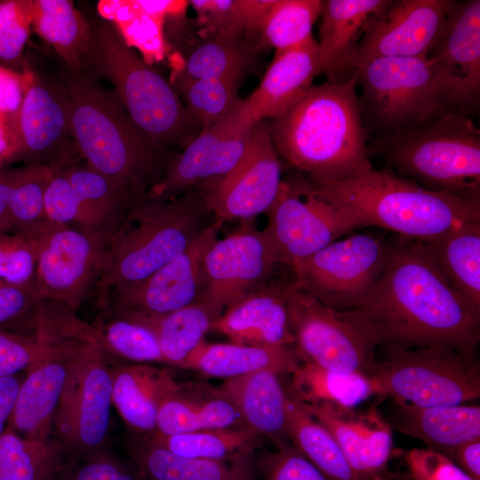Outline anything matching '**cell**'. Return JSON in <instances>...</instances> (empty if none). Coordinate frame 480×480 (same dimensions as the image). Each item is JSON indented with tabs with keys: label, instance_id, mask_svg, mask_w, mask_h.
I'll return each mask as SVG.
<instances>
[{
	"label": "cell",
	"instance_id": "obj_1",
	"mask_svg": "<svg viewBox=\"0 0 480 480\" xmlns=\"http://www.w3.org/2000/svg\"><path fill=\"white\" fill-rule=\"evenodd\" d=\"M356 309L380 346L474 353L480 341V309L452 288L420 240L398 236L389 242L383 270Z\"/></svg>",
	"mask_w": 480,
	"mask_h": 480
},
{
	"label": "cell",
	"instance_id": "obj_2",
	"mask_svg": "<svg viewBox=\"0 0 480 480\" xmlns=\"http://www.w3.org/2000/svg\"><path fill=\"white\" fill-rule=\"evenodd\" d=\"M356 79L311 85L269 123L280 158L316 182L373 169L365 144Z\"/></svg>",
	"mask_w": 480,
	"mask_h": 480
},
{
	"label": "cell",
	"instance_id": "obj_3",
	"mask_svg": "<svg viewBox=\"0 0 480 480\" xmlns=\"http://www.w3.org/2000/svg\"><path fill=\"white\" fill-rule=\"evenodd\" d=\"M63 83L81 156L135 206L146 201L178 153L152 143L135 126L114 91L70 73Z\"/></svg>",
	"mask_w": 480,
	"mask_h": 480
},
{
	"label": "cell",
	"instance_id": "obj_4",
	"mask_svg": "<svg viewBox=\"0 0 480 480\" xmlns=\"http://www.w3.org/2000/svg\"><path fill=\"white\" fill-rule=\"evenodd\" d=\"M310 181L358 228L374 226L423 241L480 221V203L429 190L391 171L373 168L343 180Z\"/></svg>",
	"mask_w": 480,
	"mask_h": 480
},
{
	"label": "cell",
	"instance_id": "obj_5",
	"mask_svg": "<svg viewBox=\"0 0 480 480\" xmlns=\"http://www.w3.org/2000/svg\"><path fill=\"white\" fill-rule=\"evenodd\" d=\"M216 220L197 187L172 199L148 198L135 206L110 238L95 290L99 302L112 291L148 278Z\"/></svg>",
	"mask_w": 480,
	"mask_h": 480
},
{
	"label": "cell",
	"instance_id": "obj_6",
	"mask_svg": "<svg viewBox=\"0 0 480 480\" xmlns=\"http://www.w3.org/2000/svg\"><path fill=\"white\" fill-rule=\"evenodd\" d=\"M92 77L103 76L135 126L156 146L185 148L200 132L174 87L106 20L91 23Z\"/></svg>",
	"mask_w": 480,
	"mask_h": 480
},
{
	"label": "cell",
	"instance_id": "obj_7",
	"mask_svg": "<svg viewBox=\"0 0 480 480\" xmlns=\"http://www.w3.org/2000/svg\"><path fill=\"white\" fill-rule=\"evenodd\" d=\"M383 154L403 176L433 191L480 203V132L464 113L447 111L392 133Z\"/></svg>",
	"mask_w": 480,
	"mask_h": 480
},
{
	"label": "cell",
	"instance_id": "obj_8",
	"mask_svg": "<svg viewBox=\"0 0 480 480\" xmlns=\"http://www.w3.org/2000/svg\"><path fill=\"white\" fill-rule=\"evenodd\" d=\"M377 359L373 378L379 396L416 406L458 405L480 396V363L476 352L449 347L388 346Z\"/></svg>",
	"mask_w": 480,
	"mask_h": 480
},
{
	"label": "cell",
	"instance_id": "obj_9",
	"mask_svg": "<svg viewBox=\"0 0 480 480\" xmlns=\"http://www.w3.org/2000/svg\"><path fill=\"white\" fill-rule=\"evenodd\" d=\"M294 348L302 362L373 377L377 338L358 309L338 310L296 290L288 300Z\"/></svg>",
	"mask_w": 480,
	"mask_h": 480
},
{
	"label": "cell",
	"instance_id": "obj_10",
	"mask_svg": "<svg viewBox=\"0 0 480 480\" xmlns=\"http://www.w3.org/2000/svg\"><path fill=\"white\" fill-rule=\"evenodd\" d=\"M352 76L362 86L372 116L393 133L452 111L439 93L426 56L372 59L356 66L347 78Z\"/></svg>",
	"mask_w": 480,
	"mask_h": 480
},
{
	"label": "cell",
	"instance_id": "obj_11",
	"mask_svg": "<svg viewBox=\"0 0 480 480\" xmlns=\"http://www.w3.org/2000/svg\"><path fill=\"white\" fill-rule=\"evenodd\" d=\"M389 242L370 234H349L292 268L298 291L338 309L358 308L379 279Z\"/></svg>",
	"mask_w": 480,
	"mask_h": 480
},
{
	"label": "cell",
	"instance_id": "obj_12",
	"mask_svg": "<svg viewBox=\"0 0 480 480\" xmlns=\"http://www.w3.org/2000/svg\"><path fill=\"white\" fill-rule=\"evenodd\" d=\"M267 214L268 222L263 230L272 241L280 262L291 268L358 229L300 172L282 180Z\"/></svg>",
	"mask_w": 480,
	"mask_h": 480
},
{
	"label": "cell",
	"instance_id": "obj_13",
	"mask_svg": "<svg viewBox=\"0 0 480 480\" xmlns=\"http://www.w3.org/2000/svg\"><path fill=\"white\" fill-rule=\"evenodd\" d=\"M111 405L112 372L97 345L73 366L54 415L64 461L108 449Z\"/></svg>",
	"mask_w": 480,
	"mask_h": 480
},
{
	"label": "cell",
	"instance_id": "obj_14",
	"mask_svg": "<svg viewBox=\"0 0 480 480\" xmlns=\"http://www.w3.org/2000/svg\"><path fill=\"white\" fill-rule=\"evenodd\" d=\"M97 345L90 324L76 315L62 317L49 353L27 370L7 426L26 438L47 441L73 366Z\"/></svg>",
	"mask_w": 480,
	"mask_h": 480
},
{
	"label": "cell",
	"instance_id": "obj_15",
	"mask_svg": "<svg viewBox=\"0 0 480 480\" xmlns=\"http://www.w3.org/2000/svg\"><path fill=\"white\" fill-rule=\"evenodd\" d=\"M110 238L99 232L52 226L38 240L33 287L39 300L60 303L76 313L95 292Z\"/></svg>",
	"mask_w": 480,
	"mask_h": 480
},
{
	"label": "cell",
	"instance_id": "obj_16",
	"mask_svg": "<svg viewBox=\"0 0 480 480\" xmlns=\"http://www.w3.org/2000/svg\"><path fill=\"white\" fill-rule=\"evenodd\" d=\"M281 159L273 144L269 123L263 119L252 130L249 148L240 163L224 176L196 187L216 219L252 220L268 212L282 182Z\"/></svg>",
	"mask_w": 480,
	"mask_h": 480
},
{
	"label": "cell",
	"instance_id": "obj_17",
	"mask_svg": "<svg viewBox=\"0 0 480 480\" xmlns=\"http://www.w3.org/2000/svg\"><path fill=\"white\" fill-rule=\"evenodd\" d=\"M10 123L18 144L16 161L61 168L82 157L71 131L63 80L41 76L29 68L24 100Z\"/></svg>",
	"mask_w": 480,
	"mask_h": 480
},
{
	"label": "cell",
	"instance_id": "obj_18",
	"mask_svg": "<svg viewBox=\"0 0 480 480\" xmlns=\"http://www.w3.org/2000/svg\"><path fill=\"white\" fill-rule=\"evenodd\" d=\"M455 4L450 0L391 1L366 29L334 81L346 79L356 66L372 59L427 57Z\"/></svg>",
	"mask_w": 480,
	"mask_h": 480
},
{
	"label": "cell",
	"instance_id": "obj_19",
	"mask_svg": "<svg viewBox=\"0 0 480 480\" xmlns=\"http://www.w3.org/2000/svg\"><path fill=\"white\" fill-rule=\"evenodd\" d=\"M280 262L276 250L254 219L224 238H217L204 258L205 298L224 310L270 277Z\"/></svg>",
	"mask_w": 480,
	"mask_h": 480
},
{
	"label": "cell",
	"instance_id": "obj_20",
	"mask_svg": "<svg viewBox=\"0 0 480 480\" xmlns=\"http://www.w3.org/2000/svg\"><path fill=\"white\" fill-rule=\"evenodd\" d=\"M223 223L217 219L181 253L140 284L110 292L100 306L163 315L204 299V258Z\"/></svg>",
	"mask_w": 480,
	"mask_h": 480
},
{
	"label": "cell",
	"instance_id": "obj_21",
	"mask_svg": "<svg viewBox=\"0 0 480 480\" xmlns=\"http://www.w3.org/2000/svg\"><path fill=\"white\" fill-rule=\"evenodd\" d=\"M427 58L447 108L466 114L480 92L479 0L456 3Z\"/></svg>",
	"mask_w": 480,
	"mask_h": 480
},
{
	"label": "cell",
	"instance_id": "obj_22",
	"mask_svg": "<svg viewBox=\"0 0 480 480\" xmlns=\"http://www.w3.org/2000/svg\"><path fill=\"white\" fill-rule=\"evenodd\" d=\"M301 404L332 434L364 480H407L406 476L388 469L393 452L392 428L375 404L359 409Z\"/></svg>",
	"mask_w": 480,
	"mask_h": 480
},
{
	"label": "cell",
	"instance_id": "obj_23",
	"mask_svg": "<svg viewBox=\"0 0 480 480\" xmlns=\"http://www.w3.org/2000/svg\"><path fill=\"white\" fill-rule=\"evenodd\" d=\"M252 128L244 129L226 116L211 129L200 132L176 155L148 198L172 199L228 173L246 154Z\"/></svg>",
	"mask_w": 480,
	"mask_h": 480
},
{
	"label": "cell",
	"instance_id": "obj_24",
	"mask_svg": "<svg viewBox=\"0 0 480 480\" xmlns=\"http://www.w3.org/2000/svg\"><path fill=\"white\" fill-rule=\"evenodd\" d=\"M296 290L294 277L290 281L270 277L228 305L212 330L236 344L294 347L288 300Z\"/></svg>",
	"mask_w": 480,
	"mask_h": 480
},
{
	"label": "cell",
	"instance_id": "obj_25",
	"mask_svg": "<svg viewBox=\"0 0 480 480\" xmlns=\"http://www.w3.org/2000/svg\"><path fill=\"white\" fill-rule=\"evenodd\" d=\"M318 46L314 37L296 46L276 51L255 91L228 115L244 129L273 119L298 100L318 76Z\"/></svg>",
	"mask_w": 480,
	"mask_h": 480
},
{
	"label": "cell",
	"instance_id": "obj_26",
	"mask_svg": "<svg viewBox=\"0 0 480 480\" xmlns=\"http://www.w3.org/2000/svg\"><path fill=\"white\" fill-rule=\"evenodd\" d=\"M387 420L392 428L445 456L480 438L479 405L416 406L393 401Z\"/></svg>",
	"mask_w": 480,
	"mask_h": 480
},
{
	"label": "cell",
	"instance_id": "obj_27",
	"mask_svg": "<svg viewBox=\"0 0 480 480\" xmlns=\"http://www.w3.org/2000/svg\"><path fill=\"white\" fill-rule=\"evenodd\" d=\"M279 374L260 371L229 379L219 388L236 409L246 428L276 446L290 444L287 434V390Z\"/></svg>",
	"mask_w": 480,
	"mask_h": 480
},
{
	"label": "cell",
	"instance_id": "obj_28",
	"mask_svg": "<svg viewBox=\"0 0 480 480\" xmlns=\"http://www.w3.org/2000/svg\"><path fill=\"white\" fill-rule=\"evenodd\" d=\"M246 428L220 388L179 383L161 403L156 434L170 436L204 429Z\"/></svg>",
	"mask_w": 480,
	"mask_h": 480
},
{
	"label": "cell",
	"instance_id": "obj_29",
	"mask_svg": "<svg viewBox=\"0 0 480 480\" xmlns=\"http://www.w3.org/2000/svg\"><path fill=\"white\" fill-rule=\"evenodd\" d=\"M111 372L112 404L124 421L141 436L154 434L159 406L178 381L169 370L150 364H129Z\"/></svg>",
	"mask_w": 480,
	"mask_h": 480
},
{
	"label": "cell",
	"instance_id": "obj_30",
	"mask_svg": "<svg viewBox=\"0 0 480 480\" xmlns=\"http://www.w3.org/2000/svg\"><path fill=\"white\" fill-rule=\"evenodd\" d=\"M301 362L294 347L207 343L204 340L181 368L227 380L260 371L292 375Z\"/></svg>",
	"mask_w": 480,
	"mask_h": 480
},
{
	"label": "cell",
	"instance_id": "obj_31",
	"mask_svg": "<svg viewBox=\"0 0 480 480\" xmlns=\"http://www.w3.org/2000/svg\"><path fill=\"white\" fill-rule=\"evenodd\" d=\"M386 0L324 1L319 28L318 75L334 81L371 23L388 7Z\"/></svg>",
	"mask_w": 480,
	"mask_h": 480
},
{
	"label": "cell",
	"instance_id": "obj_32",
	"mask_svg": "<svg viewBox=\"0 0 480 480\" xmlns=\"http://www.w3.org/2000/svg\"><path fill=\"white\" fill-rule=\"evenodd\" d=\"M32 27L52 46L69 73L92 78V24L69 0H33Z\"/></svg>",
	"mask_w": 480,
	"mask_h": 480
},
{
	"label": "cell",
	"instance_id": "obj_33",
	"mask_svg": "<svg viewBox=\"0 0 480 480\" xmlns=\"http://www.w3.org/2000/svg\"><path fill=\"white\" fill-rule=\"evenodd\" d=\"M129 453L144 480H256L254 461L188 458L168 451L148 436L131 444Z\"/></svg>",
	"mask_w": 480,
	"mask_h": 480
},
{
	"label": "cell",
	"instance_id": "obj_34",
	"mask_svg": "<svg viewBox=\"0 0 480 480\" xmlns=\"http://www.w3.org/2000/svg\"><path fill=\"white\" fill-rule=\"evenodd\" d=\"M111 307V306H106ZM148 327L156 335L164 364L181 368L223 310L206 298L179 310L148 315L111 307Z\"/></svg>",
	"mask_w": 480,
	"mask_h": 480
},
{
	"label": "cell",
	"instance_id": "obj_35",
	"mask_svg": "<svg viewBox=\"0 0 480 480\" xmlns=\"http://www.w3.org/2000/svg\"><path fill=\"white\" fill-rule=\"evenodd\" d=\"M452 288L480 309V221L421 241Z\"/></svg>",
	"mask_w": 480,
	"mask_h": 480
},
{
	"label": "cell",
	"instance_id": "obj_36",
	"mask_svg": "<svg viewBox=\"0 0 480 480\" xmlns=\"http://www.w3.org/2000/svg\"><path fill=\"white\" fill-rule=\"evenodd\" d=\"M260 52L244 36L217 34L197 43L177 73L193 79L217 77L241 83L258 68Z\"/></svg>",
	"mask_w": 480,
	"mask_h": 480
},
{
	"label": "cell",
	"instance_id": "obj_37",
	"mask_svg": "<svg viewBox=\"0 0 480 480\" xmlns=\"http://www.w3.org/2000/svg\"><path fill=\"white\" fill-rule=\"evenodd\" d=\"M291 376L290 393L304 404L354 408L380 392L373 377L328 370L308 362H301Z\"/></svg>",
	"mask_w": 480,
	"mask_h": 480
},
{
	"label": "cell",
	"instance_id": "obj_38",
	"mask_svg": "<svg viewBox=\"0 0 480 480\" xmlns=\"http://www.w3.org/2000/svg\"><path fill=\"white\" fill-rule=\"evenodd\" d=\"M286 420L290 442L330 480H364L353 469L332 434L289 391Z\"/></svg>",
	"mask_w": 480,
	"mask_h": 480
},
{
	"label": "cell",
	"instance_id": "obj_39",
	"mask_svg": "<svg viewBox=\"0 0 480 480\" xmlns=\"http://www.w3.org/2000/svg\"><path fill=\"white\" fill-rule=\"evenodd\" d=\"M148 436L180 456L226 462L252 461L260 438L248 428L204 429L170 436L154 433Z\"/></svg>",
	"mask_w": 480,
	"mask_h": 480
},
{
	"label": "cell",
	"instance_id": "obj_40",
	"mask_svg": "<svg viewBox=\"0 0 480 480\" xmlns=\"http://www.w3.org/2000/svg\"><path fill=\"white\" fill-rule=\"evenodd\" d=\"M102 312L91 324L102 353L112 355L132 364H164L154 332L141 323L111 308Z\"/></svg>",
	"mask_w": 480,
	"mask_h": 480
},
{
	"label": "cell",
	"instance_id": "obj_41",
	"mask_svg": "<svg viewBox=\"0 0 480 480\" xmlns=\"http://www.w3.org/2000/svg\"><path fill=\"white\" fill-rule=\"evenodd\" d=\"M61 168L100 231L112 236L135 205L86 162L76 160Z\"/></svg>",
	"mask_w": 480,
	"mask_h": 480
},
{
	"label": "cell",
	"instance_id": "obj_42",
	"mask_svg": "<svg viewBox=\"0 0 480 480\" xmlns=\"http://www.w3.org/2000/svg\"><path fill=\"white\" fill-rule=\"evenodd\" d=\"M63 460L58 441L28 439L9 426L0 436V480H53Z\"/></svg>",
	"mask_w": 480,
	"mask_h": 480
},
{
	"label": "cell",
	"instance_id": "obj_43",
	"mask_svg": "<svg viewBox=\"0 0 480 480\" xmlns=\"http://www.w3.org/2000/svg\"><path fill=\"white\" fill-rule=\"evenodd\" d=\"M97 9L103 20L116 26L130 47H136L141 52L147 63L152 65L164 58L165 19L143 10L137 0H101Z\"/></svg>",
	"mask_w": 480,
	"mask_h": 480
},
{
	"label": "cell",
	"instance_id": "obj_44",
	"mask_svg": "<svg viewBox=\"0 0 480 480\" xmlns=\"http://www.w3.org/2000/svg\"><path fill=\"white\" fill-rule=\"evenodd\" d=\"M53 169L25 165L14 169L10 193L12 233L39 240L52 225L44 212V193Z\"/></svg>",
	"mask_w": 480,
	"mask_h": 480
},
{
	"label": "cell",
	"instance_id": "obj_45",
	"mask_svg": "<svg viewBox=\"0 0 480 480\" xmlns=\"http://www.w3.org/2000/svg\"><path fill=\"white\" fill-rule=\"evenodd\" d=\"M321 0H274L258 32L256 44L276 51L300 44L312 37V28L321 15Z\"/></svg>",
	"mask_w": 480,
	"mask_h": 480
},
{
	"label": "cell",
	"instance_id": "obj_46",
	"mask_svg": "<svg viewBox=\"0 0 480 480\" xmlns=\"http://www.w3.org/2000/svg\"><path fill=\"white\" fill-rule=\"evenodd\" d=\"M175 76L184 106L200 132L213 127L242 100L238 95L240 83L234 80L217 77L193 79L180 73Z\"/></svg>",
	"mask_w": 480,
	"mask_h": 480
},
{
	"label": "cell",
	"instance_id": "obj_47",
	"mask_svg": "<svg viewBox=\"0 0 480 480\" xmlns=\"http://www.w3.org/2000/svg\"><path fill=\"white\" fill-rule=\"evenodd\" d=\"M57 332L54 312L42 305L37 306L32 334L0 327V378L15 376L44 358L51 350Z\"/></svg>",
	"mask_w": 480,
	"mask_h": 480
},
{
	"label": "cell",
	"instance_id": "obj_48",
	"mask_svg": "<svg viewBox=\"0 0 480 480\" xmlns=\"http://www.w3.org/2000/svg\"><path fill=\"white\" fill-rule=\"evenodd\" d=\"M44 204L46 218L52 225L102 233L62 168L53 169Z\"/></svg>",
	"mask_w": 480,
	"mask_h": 480
},
{
	"label": "cell",
	"instance_id": "obj_49",
	"mask_svg": "<svg viewBox=\"0 0 480 480\" xmlns=\"http://www.w3.org/2000/svg\"><path fill=\"white\" fill-rule=\"evenodd\" d=\"M53 480H144L135 464L103 450L62 462Z\"/></svg>",
	"mask_w": 480,
	"mask_h": 480
},
{
	"label": "cell",
	"instance_id": "obj_50",
	"mask_svg": "<svg viewBox=\"0 0 480 480\" xmlns=\"http://www.w3.org/2000/svg\"><path fill=\"white\" fill-rule=\"evenodd\" d=\"M38 241L12 232L0 233V282L33 285Z\"/></svg>",
	"mask_w": 480,
	"mask_h": 480
},
{
	"label": "cell",
	"instance_id": "obj_51",
	"mask_svg": "<svg viewBox=\"0 0 480 480\" xmlns=\"http://www.w3.org/2000/svg\"><path fill=\"white\" fill-rule=\"evenodd\" d=\"M33 0L0 1V59L16 61L32 27Z\"/></svg>",
	"mask_w": 480,
	"mask_h": 480
},
{
	"label": "cell",
	"instance_id": "obj_52",
	"mask_svg": "<svg viewBox=\"0 0 480 480\" xmlns=\"http://www.w3.org/2000/svg\"><path fill=\"white\" fill-rule=\"evenodd\" d=\"M254 468L262 480H330L292 443L266 455Z\"/></svg>",
	"mask_w": 480,
	"mask_h": 480
},
{
	"label": "cell",
	"instance_id": "obj_53",
	"mask_svg": "<svg viewBox=\"0 0 480 480\" xmlns=\"http://www.w3.org/2000/svg\"><path fill=\"white\" fill-rule=\"evenodd\" d=\"M407 480H473L444 454L429 448L404 453Z\"/></svg>",
	"mask_w": 480,
	"mask_h": 480
},
{
	"label": "cell",
	"instance_id": "obj_54",
	"mask_svg": "<svg viewBox=\"0 0 480 480\" xmlns=\"http://www.w3.org/2000/svg\"><path fill=\"white\" fill-rule=\"evenodd\" d=\"M197 14V20L205 36L217 34L235 35L233 10L235 0L188 1Z\"/></svg>",
	"mask_w": 480,
	"mask_h": 480
},
{
	"label": "cell",
	"instance_id": "obj_55",
	"mask_svg": "<svg viewBox=\"0 0 480 480\" xmlns=\"http://www.w3.org/2000/svg\"><path fill=\"white\" fill-rule=\"evenodd\" d=\"M40 300L33 285L0 282V325L35 312Z\"/></svg>",
	"mask_w": 480,
	"mask_h": 480
},
{
	"label": "cell",
	"instance_id": "obj_56",
	"mask_svg": "<svg viewBox=\"0 0 480 480\" xmlns=\"http://www.w3.org/2000/svg\"><path fill=\"white\" fill-rule=\"evenodd\" d=\"M29 83V68L22 73L0 66V116L12 120L19 113Z\"/></svg>",
	"mask_w": 480,
	"mask_h": 480
},
{
	"label": "cell",
	"instance_id": "obj_57",
	"mask_svg": "<svg viewBox=\"0 0 480 480\" xmlns=\"http://www.w3.org/2000/svg\"><path fill=\"white\" fill-rule=\"evenodd\" d=\"M447 457L473 480H480V438L456 447Z\"/></svg>",
	"mask_w": 480,
	"mask_h": 480
},
{
	"label": "cell",
	"instance_id": "obj_58",
	"mask_svg": "<svg viewBox=\"0 0 480 480\" xmlns=\"http://www.w3.org/2000/svg\"><path fill=\"white\" fill-rule=\"evenodd\" d=\"M21 381L16 375L0 378V436L8 425Z\"/></svg>",
	"mask_w": 480,
	"mask_h": 480
},
{
	"label": "cell",
	"instance_id": "obj_59",
	"mask_svg": "<svg viewBox=\"0 0 480 480\" xmlns=\"http://www.w3.org/2000/svg\"><path fill=\"white\" fill-rule=\"evenodd\" d=\"M14 169H0V233L12 232L10 193Z\"/></svg>",
	"mask_w": 480,
	"mask_h": 480
},
{
	"label": "cell",
	"instance_id": "obj_60",
	"mask_svg": "<svg viewBox=\"0 0 480 480\" xmlns=\"http://www.w3.org/2000/svg\"><path fill=\"white\" fill-rule=\"evenodd\" d=\"M18 144L15 132L9 121L0 116V169L16 161Z\"/></svg>",
	"mask_w": 480,
	"mask_h": 480
}]
</instances>
